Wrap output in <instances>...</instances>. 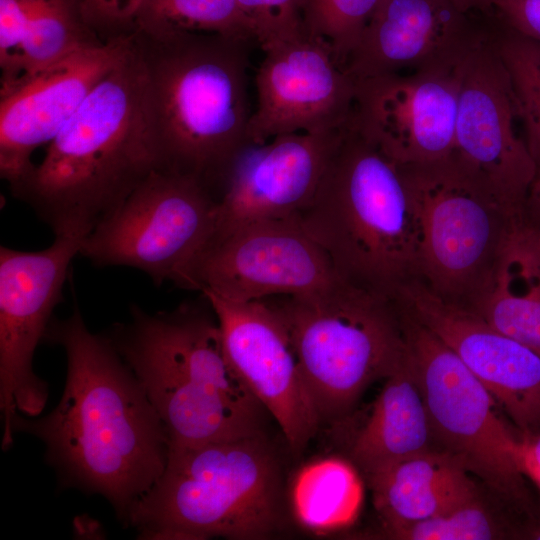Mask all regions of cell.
<instances>
[{"label": "cell", "instance_id": "36", "mask_svg": "<svg viewBox=\"0 0 540 540\" xmlns=\"http://www.w3.org/2000/svg\"><path fill=\"white\" fill-rule=\"evenodd\" d=\"M521 535L531 539H540V520L527 524Z\"/></svg>", "mask_w": 540, "mask_h": 540}, {"label": "cell", "instance_id": "28", "mask_svg": "<svg viewBox=\"0 0 540 540\" xmlns=\"http://www.w3.org/2000/svg\"><path fill=\"white\" fill-rule=\"evenodd\" d=\"M380 0H304L305 36L318 40L345 64L359 43Z\"/></svg>", "mask_w": 540, "mask_h": 540}, {"label": "cell", "instance_id": "34", "mask_svg": "<svg viewBox=\"0 0 540 540\" xmlns=\"http://www.w3.org/2000/svg\"><path fill=\"white\" fill-rule=\"evenodd\" d=\"M523 217L528 224L540 231V164L527 194Z\"/></svg>", "mask_w": 540, "mask_h": 540}, {"label": "cell", "instance_id": "26", "mask_svg": "<svg viewBox=\"0 0 540 540\" xmlns=\"http://www.w3.org/2000/svg\"><path fill=\"white\" fill-rule=\"evenodd\" d=\"M131 27L151 37L191 32L256 41L236 0H144Z\"/></svg>", "mask_w": 540, "mask_h": 540}, {"label": "cell", "instance_id": "7", "mask_svg": "<svg viewBox=\"0 0 540 540\" xmlns=\"http://www.w3.org/2000/svg\"><path fill=\"white\" fill-rule=\"evenodd\" d=\"M285 324L320 424L344 423L407 346L398 301L341 278L303 295L264 299Z\"/></svg>", "mask_w": 540, "mask_h": 540}, {"label": "cell", "instance_id": "1", "mask_svg": "<svg viewBox=\"0 0 540 540\" xmlns=\"http://www.w3.org/2000/svg\"><path fill=\"white\" fill-rule=\"evenodd\" d=\"M44 340L65 352L63 394L44 417L16 413L12 432L42 440L69 481L107 498L126 522L165 470L164 426L109 336L92 333L76 303L69 317L52 319Z\"/></svg>", "mask_w": 540, "mask_h": 540}, {"label": "cell", "instance_id": "20", "mask_svg": "<svg viewBox=\"0 0 540 540\" xmlns=\"http://www.w3.org/2000/svg\"><path fill=\"white\" fill-rule=\"evenodd\" d=\"M483 13L451 0H380L345 69L355 79L458 66L478 36Z\"/></svg>", "mask_w": 540, "mask_h": 540}, {"label": "cell", "instance_id": "2", "mask_svg": "<svg viewBox=\"0 0 540 540\" xmlns=\"http://www.w3.org/2000/svg\"><path fill=\"white\" fill-rule=\"evenodd\" d=\"M155 170L146 73L132 32L126 55L10 190L55 236L84 239Z\"/></svg>", "mask_w": 540, "mask_h": 540}, {"label": "cell", "instance_id": "27", "mask_svg": "<svg viewBox=\"0 0 540 540\" xmlns=\"http://www.w3.org/2000/svg\"><path fill=\"white\" fill-rule=\"evenodd\" d=\"M492 35L508 73L525 141L540 164V43L508 27L494 12L489 13Z\"/></svg>", "mask_w": 540, "mask_h": 540}, {"label": "cell", "instance_id": "15", "mask_svg": "<svg viewBox=\"0 0 540 540\" xmlns=\"http://www.w3.org/2000/svg\"><path fill=\"white\" fill-rule=\"evenodd\" d=\"M484 385L527 439L540 433V355L415 279L396 297Z\"/></svg>", "mask_w": 540, "mask_h": 540}, {"label": "cell", "instance_id": "9", "mask_svg": "<svg viewBox=\"0 0 540 540\" xmlns=\"http://www.w3.org/2000/svg\"><path fill=\"white\" fill-rule=\"evenodd\" d=\"M400 309L436 449L504 499L525 504L521 437L505 424L494 397L457 355L401 305Z\"/></svg>", "mask_w": 540, "mask_h": 540}, {"label": "cell", "instance_id": "18", "mask_svg": "<svg viewBox=\"0 0 540 540\" xmlns=\"http://www.w3.org/2000/svg\"><path fill=\"white\" fill-rule=\"evenodd\" d=\"M132 31L83 47L0 93V174L13 186L98 83L122 60Z\"/></svg>", "mask_w": 540, "mask_h": 540}, {"label": "cell", "instance_id": "29", "mask_svg": "<svg viewBox=\"0 0 540 540\" xmlns=\"http://www.w3.org/2000/svg\"><path fill=\"white\" fill-rule=\"evenodd\" d=\"M380 536L405 540H482L511 535L478 493L473 498L435 517L392 530Z\"/></svg>", "mask_w": 540, "mask_h": 540}, {"label": "cell", "instance_id": "19", "mask_svg": "<svg viewBox=\"0 0 540 540\" xmlns=\"http://www.w3.org/2000/svg\"><path fill=\"white\" fill-rule=\"evenodd\" d=\"M342 129L251 144L218 203L212 237L252 222L296 219L311 203Z\"/></svg>", "mask_w": 540, "mask_h": 540}, {"label": "cell", "instance_id": "11", "mask_svg": "<svg viewBox=\"0 0 540 540\" xmlns=\"http://www.w3.org/2000/svg\"><path fill=\"white\" fill-rule=\"evenodd\" d=\"M513 88L498 53L489 13L460 66L451 156L505 207L524 214L537 165L516 132Z\"/></svg>", "mask_w": 540, "mask_h": 540}, {"label": "cell", "instance_id": "8", "mask_svg": "<svg viewBox=\"0 0 540 540\" xmlns=\"http://www.w3.org/2000/svg\"><path fill=\"white\" fill-rule=\"evenodd\" d=\"M418 227V279L465 305L484 285L503 242L523 216L512 213L449 155L398 164Z\"/></svg>", "mask_w": 540, "mask_h": 540}, {"label": "cell", "instance_id": "16", "mask_svg": "<svg viewBox=\"0 0 540 540\" xmlns=\"http://www.w3.org/2000/svg\"><path fill=\"white\" fill-rule=\"evenodd\" d=\"M461 63L453 68L356 80L351 123L397 164L449 156L454 144Z\"/></svg>", "mask_w": 540, "mask_h": 540}, {"label": "cell", "instance_id": "35", "mask_svg": "<svg viewBox=\"0 0 540 540\" xmlns=\"http://www.w3.org/2000/svg\"><path fill=\"white\" fill-rule=\"evenodd\" d=\"M457 8L465 13L488 12L492 8V0H451Z\"/></svg>", "mask_w": 540, "mask_h": 540}, {"label": "cell", "instance_id": "6", "mask_svg": "<svg viewBox=\"0 0 540 540\" xmlns=\"http://www.w3.org/2000/svg\"><path fill=\"white\" fill-rule=\"evenodd\" d=\"M288 486L266 433L172 448L164 472L126 520L146 539L276 536Z\"/></svg>", "mask_w": 540, "mask_h": 540}, {"label": "cell", "instance_id": "14", "mask_svg": "<svg viewBox=\"0 0 540 540\" xmlns=\"http://www.w3.org/2000/svg\"><path fill=\"white\" fill-rule=\"evenodd\" d=\"M209 301L227 362L279 425L292 453L300 454L321 426L288 333L264 299Z\"/></svg>", "mask_w": 540, "mask_h": 540}, {"label": "cell", "instance_id": "12", "mask_svg": "<svg viewBox=\"0 0 540 540\" xmlns=\"http://www.w3.org/2000/svg\"><path fill=\"white\" fill-rule=\"evenodd\" d=\"M82 241L75 236H55L49 247L39 251L0 247L3 450L13 443V416L37 417L47 403V384L34 373L33 356L61 302L71 262L79 255Z\"/></svg>", "mask_w": 540, "mask_h": 540}, {"label": "cell", "instance_id": "22", "mask_svg": "<svg viewBox=\"0 0 540 540\" xmlns=\"http://www.w3.org/2000/svg\"><path fill=\"white\" fill-rule=\"evenodd\" d=\"M452 456L430 450L397 461L366 481L382 520V531L440 515L473 498L478 488Z\"/></svg>", "mask_w": 540, "mask_h": 540}, {"label": "cell", "instance_id": "33", "mask_svg": "<svg viewBox=\"0 0 540 540\" xmlns=\"http://www.w3.org/2000/svg\"><path fill=\"white\" fill-rule=\"evenodd\" d=\"M520 463L523 473L540 484V433L531 438H521Z\"/></svg>", "mask_w": 540, "mask_h": 540}, {"label": "cell", "instance_id": "13", "mask_svg": "<svg viewBox=\"0 0 540 540\" xmlns=\"http://www.w3.org/2000/svg\"><path fill=\"white\" fill-rule=\"evenodd\" d=\"M339 279L326 252L298 221L279 219L212 237L177 286L247 302L303 295Z\"/></svg>", "mask_w": 540, "mask_h": 540}, {"label": "cell", "instance_id": "23", "mask_svg": "<svg viewBox=\"0 0 540 540\" xmlns=\"http://www.w3.org/2000/svg\"><path fill=\"white\" fill-rule=\"evenodd\" d=\"M434 449L425 400L407 352L384 379L366 422L351 443L350 461L366 479L397 461Z\"/></svg>", "mask_w": 540, "mask_h": 540}, {"label": "cell", "instance_id": "21", "mask_svg": "<svg viewBox=\"0 0 540 540\" xmlns=\"http://www.w3.org/2000/svg\"><path fill=\"white\" fill-rule=\"evenodd\" d=\"M540 355V231L518 219L481 289L462 305Z\"/></svg>", "mask_w": 540, "mask_h": 540}, {"label": "cell", "instance_id": "4", "mask_svg": "<svg viewBox=\"0 0 540 540\" xmlns=\"http://www.w3.org/2000/svg\"><path fill=\"white\" fill-rule=\"evenodd\" d=\"M130 313L108 336L156 410L169 449L266 433L267 411L227 362L204 295L171 311L133 305Z\"/></svg>", "mask_w": 540, "mask_h": 540}, {"label": "cell", "instance_id": "10", "mask_svg": "<svg viewBox=\"0 0 540 540\" xmlns=\"http://www.w3.org/2000/svg\"><path fill=\"white\" fill-rule=\"evenodd\" d=\"M217 206L193 180L155 170L83 239L79 255L98 267L135 268L158 286H177L212 237Z\"/></svg>", "mask_w": 540, "mask_h": 540}, {"label": "cell", "instance_id": "25", "mask_svg": "<svg viewBox=\"0 0 540 540\" xmlns=\"http://www.w3.org/2000/svg\"><path fill=\"white\" fill-rule=\"evenodd\" d=\"M0 4L26 30L21 74L16 84L71 53L104 40L86 22L81 0H0Z\"/></svg>", "mask_w": 540, "mask_h": 540}, {"label": "cell", "instance_id": "31", "mask_svg": "<svg viewBox=\"0 0 540 540\" xmlns=\"http://www.w3.org/2000/svg\"><path fill=\"white\" fill-rule=\"evenodd\" d=\"M143 1L81 0V6L86 22L109 38L131 29Z\"/></svg>", "mask_w": 540, "mask_h": 540}, {"label": "cell", "instance_id": "3", "mask_svg": "<svg viewBox=\"0 0 540 540\" xmlns=\"http://www.w3.org/2000/svg\"><path fill=\"white\" fill-rule=\"evenodd\" d=\"M146 73V106L159 170L193 180L219 203L252 144L251 41L213 33L151 37L132 27Z\"/></svg>", "mask_w": 540, "mask_h": 540}, {"label": "cell", "instance_id": "30", "mask_svg": "<svg viewBox=\"0 0 540 540\" xmlns=\"http://www.w3.org/2000/svg\"><path fill=\"white\" fill-rule=\"evenodd\" d=\"M264 50L305 36L304 0H236Z\"/></svg>", "mask_w": 540, "mask_h": 540}, {"label": "cell", "instance_id": "5", "mask_svg": "<svg viewBox=\"0 0 540 540\" xmlns=\"http://www.w3.org/2000/svg\"><path fill=\"white\" fill-rule=\"evenodd\" d=\"M296 220L354 286L396 298L418 279V227L399 165L351 120Z\"/></svg>", "mask_w": 540, "mask_h": 540}, {"label": "cell", "instance_id": "17", "mask_svg": "<svg viewBox=\"0 0 540 540\" xmlns=\"http://www.w3.org/2000/svg\"><path fill=\"white\" fill-rule=\"evenodd\" d=\"M264 53L255 77L257 104L248 126L252 144L281 134L330 132L347 125L356 80L329 47L304 36Z\"/></svg>", "mask_w": 540, "mask_h": 540}, {"label": "cell", "instance_id": "32", "mask_svg": "<svg viewBox=\"0 0 540 540\" xmlns=\"http://www.w3.org/2000/svg\"><path fill=\"white\" fill-rule=\"evenodd\" d=\"M491 9L508 27L540 43V0H492Z\"/></svg>", "mask_w": 540, "mask_h": 540}, {"label": "cell", "instance_id": "24", "mask_svg": "<svg viewBox=\"0 0 540 540\" xmlns=\"http://www.w3.org/2000/svg\"><path fill=\"white\" fill-rule=\"evenodd\" d=\"M361 473L336 456L302 466L288 487L289 507L301 526L327 533L352 524L363 501Z\"/></svg>", "mask_w": 540, "mask_h": 540}]
</instances>
